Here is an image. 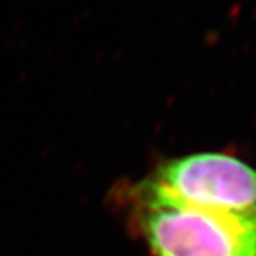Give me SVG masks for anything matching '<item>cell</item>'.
<instances>
[{
  "mask_svg": "<svg viewBox=\"0 0 256 256\" xmlns=\"http://www.w3.org/2000/svg\"><path fill=\"white\" fill-rule=\"evenodd\" d=\"M132 220L152 256H256V213L190 206L138 183Z\"/></svg>",
  "mask_w": 256,
  "mask_h": 256,
  "instance_id": "1",
  "label": "cell"
},
{
  "mask_svg": "<svg viewBox=\"0 0 256 256\" xmlns=\"http://www.w3.org/2000/svg\"><path fill=\"white\" fill-rule=\"evenodd\" d=\"M190 206L256 213V170L224 153H194L163 163L140 183Z\"/></svg>",
  "mask_w": 256,
  "mask_h": 256,
  "instance_id": "2",
  "label": "cell"
}]
</instances>
